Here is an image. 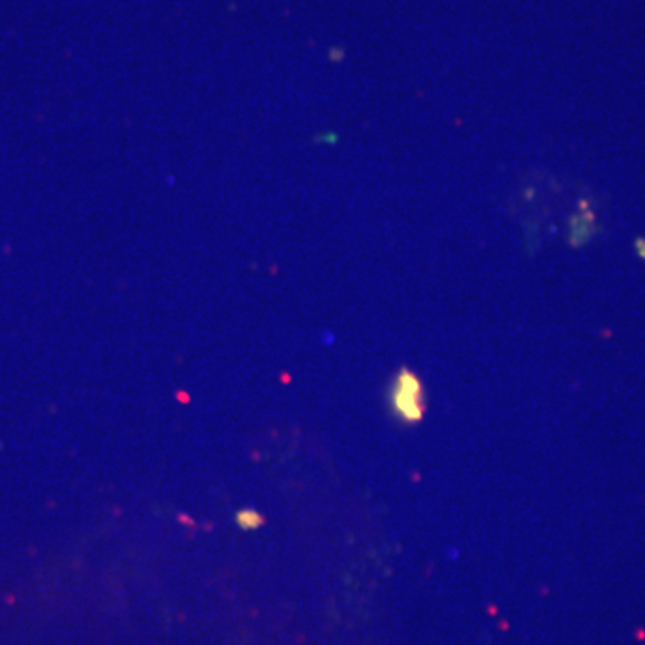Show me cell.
Returning <instances> with one entry per match:
<instances>
[{"label": "cell", "instance_id": "6da1fadb", "mask_svg": "<svg viewBox=\"0 0 645 645\" xmlns=\"http://www.w3.org/2000/svg\"><path fill=\"white\" fill-rule=\"evenodd\" d=\"M389 404L395 416L404 423H416L425 413V395L421 380L410 370H400L391 384Z\"/></svg>", "mask_w": 645, "mask_h": 645}, {"label": "cell", "instance_id": "7a4b0ae2", "mask_svg": "<svg viewBox=\"0 0 645 645\" xmlns=\"http://www.w3.org/2000/svg\"><path fill=\"white\" fill-rule=\"evenodd\" d=\"M595 233V215L590 210H584L581 214H575L570 217L568 224V242L570 246H583L586 244Z\"/></svg>", "mask_w": 645, "mask_h": 645}, {"label": "cell", "instance_id": "3957f363", "mask_svg": "<svg viewBox=\"0 0 645 645\" xmlns=\"http://www.w3.org/2000/svg\"><path fill=\"white\" fill-rule=\"evenodd\" d=\"M241 516L242 518H239V524H241L242 527H246V529H253V527H257V525L260 524V520L257 518L258 515H255V513H244V515Z\"/></svg>", "mask_w": 645, "mask_h": 645}, {"label": "cell", "instance_id": "277c9868", "mask_svg": "<svg viewBox=\"0 0 645 645\" xmlns=\"http://www.w3.org/2000/svg\"><path fill=\"white\" fill-rule=\"evenodd\" d=\"M635 251H637L638 257H640L645 262V239L644 237H638L637 241H635Z\"/></svg>", "mask_w": 645, "mask_h": 645}]
</instances>
